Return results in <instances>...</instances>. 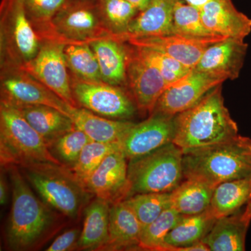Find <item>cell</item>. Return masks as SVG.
Listing matches in <instances>:
<instances>
[{
  "label": "cell",
  "instance_id": "obj_1",
  "mask_svg": "<svg viewBox=\"0 0 251 251\" xmlns=\"http://www.w3.org/2000/svg\"><path fill=\"white\" fill-rule=\"evenodd\" d=\"M175 126L173 143L182 151L223 143L239 135L237 123L224 104L222 85L175 115Z\"/></svg>",
  "mask_w": 251,
  "mask_h": 251
},
{
  "label": "cell",
  "instance_id": "obj_2",
  "mask_svg": "<svg viewBox=\"0 0 251 251\" xmlns=\"http://www.w3.org/2000/svg\"><path fill=\"white\" fill-rule=\"evenodd\" d=\"M251 142L239 135L223 143L183 151L184 177L216 188L225 181L251 176Z\"/></svg>",
  "mask_w": 251,
  "mask_h": 251
},
{
  "label": "cell",
  "instance_id": "obj_3",
  "mask_svg": "<svg viewBox=\"0 0 251 251\" xmlns=\"http://www.w3.org/2000/svg\"><path fill=\"white\" fill-rule=\"evenodd\" d=\"M7 168L12 185V206L6 227V241L12 250H28L50 228L53 213L36 197L17 166Z\"/></svg>",
  "mask_w": 251,
  "mask_h": 251
},
{
  "label": "cell",
  "instance_id": "obj_4",
  "mask_svg": "<svg viewBox=\"0 0 251 251\" xmlns=\"http://www.w3.org/2000/svg\"><path fill=\"white\" fill-rule=\"evenodd\" d=\"M0 158L1 166L6 167L39 163L63 165L20 110L3 100L0 103Z\"/></svg>",
  "mask_w": 251,
  "mask_h": 251
},
{
  "label": "cell",
  "instance_id": "obj_5",
  "mask_svg": "<svg viewBox=\"0 0 251 251\" xmlns=\"http://www.w3.org/2000/svg\"><path fill=\"white\" fill-rule=\"evenodd\" d=\"M20 168L46 204L68 217L76 218L90 192L69 167L39 163Z\"/></svg>",
  "mask_w": 251,
  "mask_h": 251
},
{
  "label": "cell",
  "instance_id": "obj_6",
  "mask_svg": "<svg viewBox=\"0 0 251 251\" xmlns=\"http://www.w3.org/2000/svg\"><path fill=\"white\" fill-rule=\"evenodd\" d=\"M182 158V150L171 143L145 156L130 160L128 198L138 193L173 191L184 177Z\"/></svg>",
  "mask_w": 251,
  "mask_h": 251
},
{
  "label": "cell",
  "instance_id": "obj_7",
  "mask_svg": "<svg viewBox=\"0 0 251 251\" xmlns=\"http://www.w3.org/2000/svg\"><path fill=\"white\" fill-rule=\"evenodd\" d=\"M0 32L1 66L21 67L39 52L41 39L26 14L24 0H1Z\"/></svg>",
  "mask_w": 251,
  "mask_h": 251
},
{
  "label": "cell",
  "instance_id": "obj_8",
  "mask_svg": "<svg viewBox=\"0 0 251 251\" xmlns=\"http://www.w3.org/2000/svg\"><path fill=\"white\" fill-rule=\"evenodd\" d=\"M105 38H115L105 25L99 0H69L56 15L49 39L66 44H90Z\"/></svg>",
  "mask_w": 251,
  "mask_h": 251
},
{
  "label": "cell",
  "instance_id": "obj_9",
  "mask_svg": "<svg viewBox=\"0 0 251 251\" xmlns=\"http://www.w3.org/2000/svg\"><path fill=\"white\" fill-rule=\"evenodd\" d=\"M74 99L82 107L100 116L126 120L134 115L137 107L122 87L105 82H89L71 76Z\"/></svg>",
  "mask_w": 251,
  "mask_h": 251
},
{
  "label": "cell",
  "instance_id": "obj_10",
  "mask_svg": "<svg viewBox=\"0 0 251 251\" xmlns=\"http://www.w3.org/2000/svg\"><path fill=\"white\" fill-rule=\"evenodd\" d=\"M1 100L15 105H47L57 109L70 118L75 108L64 101L29 73L13 66H1Z\"/></svg>",
  "mask_w": 251,
  "mask_h": 251
},
{
  "label": "cell",
  "instance_id": "obj_11",
  "mask_svg": "<svg viewBox=\"0 0 251 251\" xmlns=\"http://www.w3.org/2000/svg\"><path fill=\"white\" fill-rule=\"evenodd\" d=\"M66 44L52 41H41L35 57L20 67L59 96L64 101L79 108L74 99L71 76L66 62Z\"/></svg>",
  "mask_w": 251,
  "mask_h": 251
},
{
  "label": "cell",
  "instance_id": "obj_12",
  "mask_svg": "<svg viewBox=\"0 0 251 251\" xmlns=\"http://www.w3.org/2000/svg\"><path fill=\"white\" fill-rule=\"evenodd\" d=\"M224 82L193 68L166 87L152 113L175 116L196 105L208 92Z\"/></svg>",
  "mask_w": 251,
  "mask_h": 251
},
{
  "label": "cell",
  "instance_id": "obj_13",
  "mask_svg": "<svg viewBox=\"0 0 251 251\" xmlns=\"http://www.w3.org/2000/svg\"><path fill=\"white\" fill-rule=\"evenodd\" d=\"M175 117L152 113L148 120L134 124L120 142L126 158H140L173 143Z\"/></svg>",
  "mask_w": 251,
  "mask_h": 251
},
{
  "label": "cell",
  "instance_id": "obj_14",
  "mask_svg": "<svg viewBox=\"0 0 251 251\" xmlns=\"http://www.w3.org/2000/svg\"><path fill=\"white\" fill-rule=\"evenodd\" d=\"M128 44V43H127ZM127 87L137 108L151 114L168 83L160 72L142 58L134 46L128 44Z\"/></svg>",
  "mask_w": 251,
  "mask_h": 251
},
{
  "label": "cell",
  "instance_id": "obj_15",
  "mask_svg": "<svg viewBox=\"0 0 251 251\" xmlns=\"http://www.w3.org/2000/svg\"><path fill=\"white\" fill-rule=\"evenodd\" d=\"M126 160L122 150L109 154L87 180V191L110 204L127 199L129 183Z\"/></svg>",
  "mask_w": 251,
  "mask_h": 251
},
{
  "label": "cell",
  "instance_id": "obj_16",
  "mask_svg": "<svg viewBox=\"0 0 251 251\" xmlns=\"http://www.w3.org/2000/svg\"><path fill=\"white\" fill-rule=\"evenodd\" d=\"M247 49L244 40L227 38L208 46L195 69L224 81L235 80L244 66Z\"/></svg>",
  "mask_w": 251,
  "mask_h": 251
},
{
  "label": "cell",
  "instance_id": "obj_17",
  "mask_svg": "<svg viewBox=\"0 0 251 251\" xmlns=\"http://www.w3.org/2000/svg\"><path fill=\"white\" fill-rule=\"evenodd\" d=\"M251 223V200L237 212L216 220L202 242L210 251H245Z\"/></svg>",
  "mask_w": 251,
  "mask_h": 251
},
{
  "label": "cell",
  "instance_id": "obj_18",
  "mask_svg": "<svg viewBox=\"0 0 251 251\" xmlns=\"http://www.w3.org/2000/svg\"><path fill=\"white\" fill-rule=\"evenodd\" d=\"M200 11L206 27L220 36L244 40L251 32V18L238 11L232 0H212Z\"/></svg>",
  "mask_w": 251,
  "mask_h": 251
},
{
  "label": "cell",
  "instance_id": "obj_19",
  "mask_svg": "<svg viewBox=\"0 0 251 251\" xmlns=\"http://www.w3.org/2000/svg\"><path fill=\"white\" fill-rule=\"evenodd\" d=\"M143 226L125 201L110 205L107 242L101 251L138 249Z\"/></svg>",
  "mask_w": 251,
  "mask_h": 251
},
{
  "label": "cell",
  "instance_id": "obj_20",
  "mask_svg": "<svg viewBox=\"0 0 251 251\" xmlns=\"http://www.w3.org/2000/svg\"><path fill=\"white\" fill-rule=\"evenodd\" d=\"M126 42L135 47L145 48L163 52L190 69L196 67L206 48L209 46L175 34L128 38Z\"/></svg>",
  "mask_w": 251,
  "mask_h": 251
},
{
  "label": "cell",
  "instance_id": "obj_21",
  "mask_svg": "<svg viewBox=\"0 0 251 251\" xmlns=\"http://www.w3.org/2000/svg\"><path fill=\"white\" fill-rule=\"evenodd\" d=\"M90 44L98 60L102 80L122 88L127 87L128 44L115 38H105Z\"/></svg>",
  "mask_w": 251,
  "mask_h": 251
},
{
  "label": "cell",
  "instance_id": "obj_22",
  "mask_svg": "<svg viewBox=\"0 0 251 251\" xmlns=\"http://www.w3.org/2000/svg\"><path fill=\"white\" fill-rule=\"evenodd\" d=\"M173 6L174 0H150L130 23L122 41L126 42L132 37L172 34Z\"/></svg>",
  "mask_w": 251,
  "mask_h": 251
},
{
  "label": "cell",
  "instance_id": "obj_23",
  "mask_svg": "<svg viewBox=\"0 0 251 251\" xmlns=\"http://www.w3.org/2000/svg\"><path fill=\"white\" fill-rule=\"evenodd\" d=\"M71 119L75 127L83 131L92 141L99 143L121 142L135 124L100 116L83 108H74Z\"/></svg>",
  "mask_w": 251,
  "mask_h": 251
},
{
  "label": "cell",
  "instance_id": "obj_24",
  "mask_svg": "<svg viewBox=\"0 0 251 251\" xmlns=\"http://www.w3.org/2000/svg\"><path fill=\"white\" fill-rule=\"evenodd\" d=\"M15 106L44 138L49 148L59 137L76 128L70 117L52 107L42 105Z\"/></svg>",
  "mask_w": 251,
  "mask_h": 251
},
{
  "label": "cell",
  "instance_id": "obj_25",
  "mask_svg": "<svg viewBox=\"0 0 251 251\" xmlns=\"http://www.w3.org/2000/svg\"><path fill=\"white\" fill-rule=\"evenodd\" d=\"M172 34L205 46L227 39L208 29L203 23L200 9L182 0H174Z\"/></svg>",
  "mask_w": 251,
  "mask_h": 251
},
{
  "label": "cell",
  "instance_id": "obj_26",
  "mask_svg": "<svg viewBox=\"0 0 251 251\" xmlns=\"http://www.w3.org/2000/svg\"><path fill=\"white\" fill-rule=\"evenodd\" d=\"M110 205L107 201L97 198L87 206L77 249L101 251L108 237Z\"/></svg>",
  "mask_w": 251,
  "mask_h": 251
},
{
  "label": "cell",
  "instance_id": "obj_27",
  "mask_svg": "<svg viewBox=\"0 0 251 251\" xmlns=\"http://www.w3.org/2000/svg\"><path fill=\"white\" fill-rule=\"evenodd\" d=\"M216 220L209 208L196 215L183 216L166 236L161 251H176L178 248L188 247L201 242Z\"/></svg>",
  "mask_w": 251,
  "mask_h": 251
},
{
  "label": "cell",
  "instance_id": "obj_28",
  "mask_svg": "<svg viewBox=\"0 0 251 251\" xmlns=\"http://www.w3.org/2000/svg\"><path fill=\"white\" fill-rule=\"evenodd\" d=\"M214 186L201 180L186 179L171 192V206L181 216L201 214L210 207Z\"/></svg>",
  "mask_w": 251,
  "mask_h": 251
},
{
  "label": "cell",
  "instance_id": "obj_29",
  "mask_svg": "<svg viewBox=\"0 0 251 251\" xmlns=\"http://www.w3.org/2000/svg\"><path fill=\"white\" fill-rule=\"evenodd\" d=\"M251 176L225 181L216 186L209 209L216 219L237 212L250 201Z\"/></svg>",
  "mask_w": 251,
  "mask_h": 251
},
{
  "label": "cell",
  "instance_id": "obj_30",
  "mask_svg": "<svg viewBox=\"0 0 251 251\" xmlns=\"http://www.w3.org/2000/svg\"><path fill=\"white\" fill-rule=\"evenodd\" d=\"M64 55L68 69L74 78L84 82H103L98 60L90 44H67Z\"/></svg>",
  "mask_w": 251,
  "mask_h": 251
},
{
  "label": "cell",
  "instance_id": "obj_31",
  "mask_svg": "<svg viewBox=\"0 0 251 251\" xmlns=\"http://www.w3.org/2000/svg\"><path fill=\"white\" fill-rule=\"evenodd\" d=\"M122 150L120 142L99 143L91 141L85 145L80 156L70 170L85 186L91 175L110 153Z\"/></svg>",
  "mask_w": 251,
  "mask_h": 251
},
{
  "label": "cell",
  "instance_id": "obj_32",
  "mask_svg": "<svg viewBox=\"0 0 251 251\" xmlns=\"http://www.w3.org/2000/svg\"><path fill=\"white\" fill-rule=\"evenodd\" d=\"M69 0H24L25 9L41 41L47 40L52 20Z\"/></svg>",
  "mask_w": 251,
  "mask_h": 251
},
{
  "label": "cell",
  "instance_id": "obj_33",
  "mask_svg": "<svg viewBox=\"0 0 251 251\" xmlns=\"http://www.w3.org/2000/svg\"><path fill=\"white\" fill-rule=\"evenodd\" d=\"M99 3L107 27L119 40L122 41L139 10L127 0H99Z\"/></svg>",
  "mask_w": 251,
  "mask_h": 251
},
{
  "label": "cell",
  "instance_id": "obj_34",
  "mask_svg": "<svg viewBox=\"0 0 251 251\" xmlns=\"http://www.w3.org/2000/svg\"><path fill=\"white\" fill-rule=\"evenodd\" d=\"M182 216L171 206L163 211L156 220L143 229L138 249L161 251L166 236Z\"/></svg>",
  "mask_w": 251,
  "mask_h": 251
},
{
  "label": "cell",
  "instance_id": "obj_35",
  "mask_svg": "<svg viewBox=\"0 0 251 251\" xmlns=\"http://www.w3.org/2000/svg\"><path fill=\"white\" fill-rule=\"evenodd\" d=\"M125 201L134 211L144 228L171 206V192L138 193Z\"/></svg>",
  "mask_w": 251,
  "mask_h": 251
},
{
  "label": "cell",
  "instance_id": "obj_36",
  "mask_svg": "<svg viewBox=\"0 0 251 251\" xmlns=\"http://www.w3.org/2000/svg\"><path fill=\"white\" fill-rule=\"evenodd\" d=\"M92 141L82 130L75 128L59 137L50 147L54 150L56 158L64 166L71 167L75 164L85 145Z\"/></svg>",
  "mask_w": 251,
  "mask_h": 251
},
{
  "label": "cell",
  "instance_id": "obj_37",
  "mask_svg": "<svg viewBox=\"0 0 251 251\" xmlns=\"http://www.w3.org/2000/svg\"><path fill=\"white\" fill-rule=\"evenodd\" d=\"M134 48L142 58L156 68L168 85L184 76L192 69L163 52L145 48Z\"/></svg>",
  "mask_w": 251,
  "mask_h": 251
},
{
  "label": "cell",
  "instance_id": "obj_38",
  "mask_svg": "<svg viewBox=\"0 0 251 251\" xmlns=\"http://www.w3.org/2000/svg\"><path fill=\"white\" fill-rule=\"evenodd\" d=\"M80 235L78 229H69L56 238L46 251H67L77 249V242Z\"/></svg>",
  "mask_w": 251,
  "mask_h": 251
},
{
  "label": "cell",
  "instance_id": "obj_39",
  "mask_svg": "<svg viewBox=\"0 0 251 251\" xmlns=\"http://www.w3.org/2000/svg\"><path fill=\"white\" fill-rule=\"evenodd\" d=\"M6 181L4 175L1 174V179H0V203H1V205H5L7 202L8 188Z\"/></svg>",
  "mask_w": 251,
  "mask_h": 251
},
{
  "label": "cell",
  "instance_id": "obj_40",
  "mask_svg": "<svg viewBox=\"0 0 251 251\" xmlns=\"http://www.w3.org/2000/svg\"><path fill=\"white\" fill-rule=\"evenodd\" d=\"M182 1L201 10L203 6H205L206 4L210 2L212 0H182Z\"/></svg>",
  "mask_w": 251,
  "mask_h": 251
},
{
  "label": "cell",
  "instance_id": "obj_41",
  "mask_svg": "<svg viewBox=\"0 0 251 251\" xmlns=\"http://www.w3.org/2000/svg\"><path fill=\"white\" fill-rule=\"evenodd\" d=\"M127 1L134 5L135 7L140 11L148 6L150 0H127Z\"/></svg>",
  "mask_w": 251,
  "mask_h": 251
},
{
  "label": "cell",
  "instance_id": "obj_42",
  "mask_svg": "<svg viewBox=\"0 0 251 251\" xmlns=\"http://www.w3.org/2000/svg\"><path fill=\"white\" fill-rule=\"evenodd\" d=\"M249 148H250V151H251V142L250 143V147H249Z\"/></svg>",
  "mask_w": 251,
  "mask_h": 251
},
{
  "label": "cell",
  "instance_id": "obj_43",
  "mask_svg": "<svg viewBox=\"0 0 251 251\" xmlns=\"http://www.w3.org/2000/svg\"><path fill=\"white\" fill-rule=\"evenodd\" d=\"M250 198H251V196H250Z\"/></svg>",
  "mask_w": 251,
  "mask_h": 251
}]
</instances>
